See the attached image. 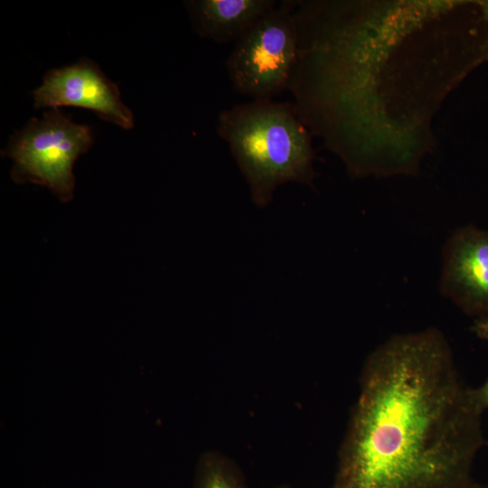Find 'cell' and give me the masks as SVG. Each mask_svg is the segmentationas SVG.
Wrapping results in <instances>:
<instances>
[{
    "mask_svg": "<svg viewBox=\"0 0 488 488\" xmlns=\"http://www.w3.org/2000/svg\"><path fill=\"white\" fill-rule=\"evenodd\" d=\"M330 488H469L483 412L436 328L395 334L365 360Z\"/></svg>",
    "mask_w": 488,
    "mask_h": 488,
    "instance_id": "obj_1",
    "label": "cell"
},
{
    "mask_svg": "<svg viewBox=\"0 0 488 488\" xmlns=\"http://www.w3.org/2000/svg\"><path fill=\"white\" fill-rule=\"evenodd\" d=\"M218 134L228 143L257 207L290 182L312 185L314 151L307 127L293 104L252 100L222 110Z\"/></svg>",
    "mask_w": 488,
    "mask_h": 488,
    "instance_id": "obj_2",
    "label": "cell"
},
{
    "mask_svg": "<svg viewBox=\"0 0 488 488\" xmlns=\"http://www.w3.org/2000/svg\"><path fill=\"white\" fill-rule=\"evenodd\" d=\"M92 143L89 126L77 124L59 108H51L15 134L5 155L14 161V182L45 186L61 202H69L75 188L74 163Z\"/></svg>",
    "mask_w": 488,
    "mask_h": 488,
    "instance_id": "obj_3",
    "label": "cell"
},
{
    "mask_svg": "<svg viewBox=\"0 0 488 488\" xmlns=\"http://www.w3.org/2000/svg\"><path fill=\"white\" fill-rule=\"evenodd\" d=\"M295 4L281 1L236 42L226 67L237 92L272 100L287 89L298 52Z\"/></svg>",
    "mask_w": 488,
    "mask_h": 488,
    "instance_id": "obj_4",
    "label": "cell"
},
{
    "mask_svg": "<svg viewBox=\"0 0 488 488\" xmlns=\"http://www.w3.org/2000/svg\"><path fill=\"white\" fill-rule=\"evenodd\" d=\"M33 96L36 108H84L124 129L134 127L133 114L122 102L118 87L85 58L49 70Z\"/></svg>",
    "mask_w": 488,
    "mask_h": 488,
    "instance_id": "obj_5",
    "label": "cell"
},
{
    "mask_svg": "<svg viewBox=\"0 0 488 488\" xmlns=\"http://www.w3.org/2000/svg\"><path fill=\"white\" fill-rule=\"evenodd\" d=\"M441 294L474 319L488 314V230L466 225L445 244Z\"/></svg>",
    "mask_w": 488,
    "mask_h": 488,
    "instance_id": "obj_6",
    "label": "cell"
},
{
    "mask_svg": "<svg viewBox=\"0 0 488 488\" xmlns=\"http://www.w3.org/2000/svg\"><path fill=\"white\" fill-rule=\"evenodd\" d=\"M275 0H197L186 6L198 34L216 42L238 41L277 5Z\"/></svg>",
    "mask_w": 488,
    "mask_h": 488,
    "instance_id": "obj_7",
    "label": "cell"
},
{
    "mask_svg": "<svg viewBox=\"0 0 488 488\" xmlns=\"http://www.w3.org/2000/svg\"><path fill=\"white\" fill-rule=\"evenodd\" d=\"M194 488H248L239 466L218 451L206 453L201 458Z\"/></svg>",
    "mask_w": 488,
    "mask_h": 488,
    "instance_id": "obj_8",
    "label": "cell"
},
{
    "mask_svg": "<svg viewBox=\"0 0 488 488\" xmlns=\"http://www.w3.org/2000/svg\"><path fill=\"white\" fill-rule=\"evenodd\" d=\"M472 396L475 405L483 413L488 409V378L481 386L472 388Z\"/></svg>",
    "mask_w": 488,
    "mask_h": 488,
    "instance_id": "obj_9",
    "label": "cell"
},
{
    "mask_svg": "<svg viewBox=\"0 0 488 488\" xmlns=\"http://www.w3.org/2000/svg\"><path fill=\"white\" fill-rule=\"evenodd\" d=\"M471 330L478 338L488 342V314L474 319Z\"/></svg>",
    "mask_w": 488,
    "mask_h": 488,
    "instance_id": "obj_10",
    "label": "cell"
},
{
    "mask_svg": "<svg viewBox=\"0 0 488 488\" xmlns=\"http://www.w3.org/2000/svg\"><path fill=\"white\" fill-rule=\"evenodd\" d=\"M469 488H488V481L484 483H474Z\"/></svg>",
    "mask_w": 488,
    "mask_h": 488,
    "instance_id": "obj_11",
    "label": "cell"
},
{
    "mask_svg": "<svg viewBox=\"0 0 488 488\" xmlns=\"http://www.w3.org/2000/svg\"><path fill=\"white\" fill-rule=\"evenodd\" d=\"M274 488H291L290 486L286 485V484H282V485H277Z\"/></svg>",
    "mask_w": 488,
    "mask_h": 488,
    "instance_id": "obj_12",
    "label": "cell"
},
{
    "mask_svg": "<svg viewBox=\"0 0 488 488\" xmlns=\"http://www.w3.org/2000/svg\"><path fill=\"white\" fill-rule=\"evenodd\" d=\"M485 445H486V446H487V447H488V441L486 442V444H485Z\"/></svg>",
    "mask_w": 488,
    "mask_h": 488,
    "instance_id": "obj_13",
    "label": "cell"
}]
</instances>
